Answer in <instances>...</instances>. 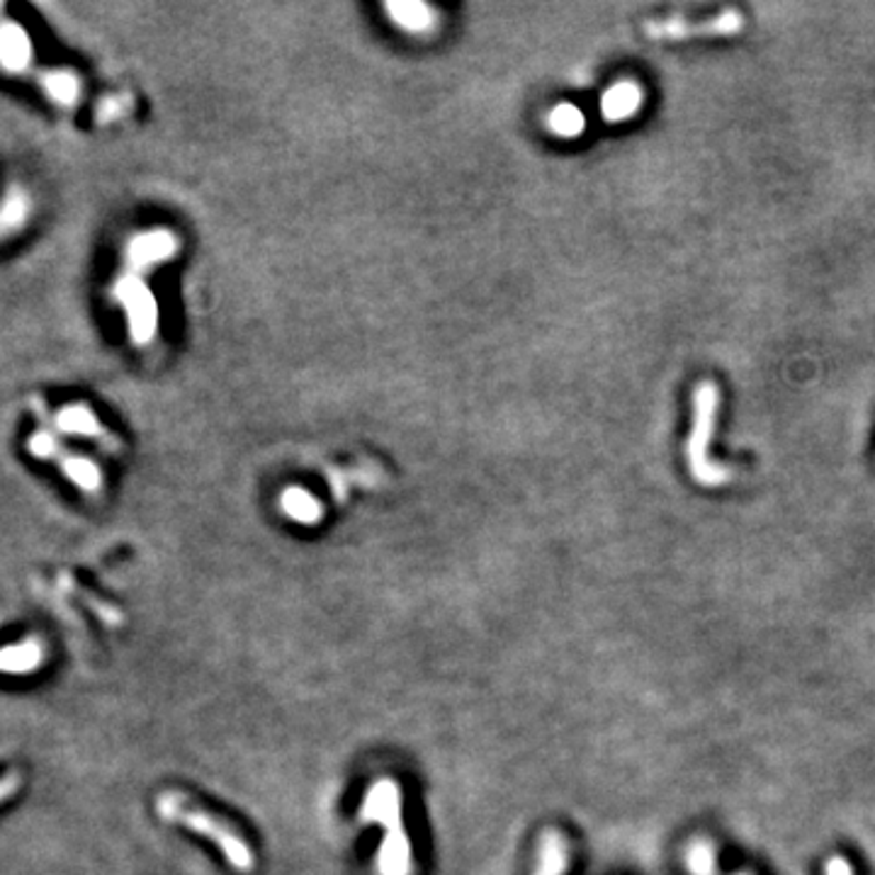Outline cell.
<instances>
[{"label": "cell", "instance_id": "6da1fadb", "mask_svg": "<svg viewBox=\"0 0 875 875\" xmlns=\"http://www.w3.org/2000/svg\"><path fill=\"white\" fill-rule=\"evenodd\" d=\"M363 822H375L385 830L382 846L377 852L379 875H412L414 873V848L409 834L404 830L402 817V788L392 779H379L367 788L363 808Z\"/></svg>", "mask_w": 875, "mask_h": 875}, {"label": "cell", "instance_id": "7a4b0ae2", "mask_svg": "<svg viewBox=\"0 0 875 875\" xmlns=\"http://www.w3.org/2000/svg\"><path fill=\"white\" fill-rule=\"evenodd\" d=\"M156 810L166 822L180 824V827L202 834L205 840L212 842L221 852V856L227 858V864L231 868H237L241 873H251L256 868V854L251 852V846L241 840V834L237 830H231L221 817L192 803V800L168 791L156 800Z\"/></svg>", "mask_w": 875, "mask_h": 875}, {"label": "cell", "instance_id": "3957f363", "mask_svg": "<svg viewBox=\"0 0 875 875\" xmlns=\"http://www.w3.org/2000/svg\"><path fill=\"white\" fill-rule=\"evenodd\" d=\"M720 392L712 382H702L694 392V434L686 442V458L691 475L702 487H722L730 482L735 472L727 465H718L710 460L708 446L715 430V418H718Z\"/></svg>", "mask_w": 875, "mask_h": 875}, {"label": "cell", "instance_id": "277c9868", "mask_svg": "<svg viewBox=\"0 0 875 875\" xmlns=\"http://www.w3.org/2000/svg\"><path fill=\"white\" fill-rule=\"evenodd\" d=\"M115 298L125 306L132 338L146 343L156 331V300L139 278L127 275L117 282Z\"/></svg>", "mask_w": 875, "mask_h": 875}, {"label": "cell", "instance_id": "5b68a950", "mask_svg": "<svg viewBox=\"0 0 875 875\" xmlns=\"http://www.w3.org/2000/svg\"><path fill=\"white\" fill-rule=\"evenodd\" d=\"M742 28H744V18L735 10H727L722 15L702 24H686V20L671 18L664 22H649L645 30L652 40H686V37L691 34H737Z\"/></svg>", "mask_w": 875, "mask_h": 875}, {"label": "cell", "instance_id": "8992f818", "mask_svg": "<svg viewBox=\"0 0 875 875\" xmlns=\"http://www.w3.org/2000/svg\"><path fill=\"white\" fill-rule=\"evenodd\" d=\"M176 239L168 231H146L142 237H134L127 246V263L132 270H146L156 263L166 261L176 251Z\"/></svg>", "mask_w": 875, "mask_h": 875}, {"label": "cell", "instance_id": "52a82bcc", "mask_svg": "<svg viewBox=\"0 0 875 875\" xmlns=\"http://www.w3.org/2000/svg\"><path fill=\"white\" fill-rule=\"evenodd\" d=\"M32 42L15 22L0 24V66L8 73H20L30 66Z\"/></svg>", "mask_w": 875, "mask_h": 875}, {"label": "cell", "instance_id": "ba28073f", "mask_svg": "<svg viewBox=\"0 0 875 875\" xmlns=\"http://www.w3.org/2000/svg\"><path fill=\"white\" fill-rule=\"evenodd\" d=\"M643 101H645V93L637 83H633V81L615 83L613 88L603 95L601 113L608 122L631 119L637 110L643 107Z\"/></svg>", "mask_w": 875, "mask_h": 875}, {"label": "cell", "instance_id": "9c48e42d", "mask_svg": "<svg viewBox=\"0 0 875 875\" xmlns=\"http://www.w3.org/2000/svg\"><path fill=\"white\" fill-rule=\"evenodd\" d=\"M44 664V647L37 637L0 649V671L3 674H32Z\"/></svg>", "mask_w": 875, "mask_h": 875}, {"label": "cell", "instance_id": "30bf717a", "mask_svg": "<svg viewBox=\"0 0 875 875\" xmlns=\"http://www.w3.org/2000/svg\"><path fill=\"white\" fill-rule=\"evenodd\" d=\"M570 868V848L560 832H545L540 840V858L533 875H564Z\"/></svg>", "mask_w": 875, "mask_h": 875}, {"label": "cell", "instance_id": "8fae6325", "mask_svg": "<svg viewBox=\"0 0 875 875\" xmlns=\"http://www.w3.org/2000/svg\"><path fill=\"white\" fill-rule=\"evenodd\" d=\"M280 507H282V511L290 515L292 521L304 523V525H314V523L322 521V515H324L322 503H319L310 494V491L298 489V487L288 489L285 494L280 497Z\"/></svg>", "mask_w": 875, "mask_h": 875}, {"label": "cell", "instance_id": "7c38bea8", "mask_svg": "<svg viewBox=\"0 0 875 875\" xmlns=\"http://www.w3.org/2000/svg\"><path fill=\"white\" fill-rule=\"evenodd\" d=\"M387 12L392 20L399 24L404 30L412 32H424L434 24L436 12L424 3H414V0H404V3H387Z\"/></svg>", "mask_w": 875, "mask_h": 875}, {"label": "cell", "instance_id": "4fadbf2b", "mask_svg": "<svg viewBox=\"0 0 875 875\" xmlns=\"http://www.w3.org/2000/svg\"><path fill=\"white\" fill-rule=\"evenodd\" d=\"M54 426L61 430V434H69V436H97L101 434V424L95 421V416L85 409V406H66V409H61L54 418Z\"/></svg>", "mask_w": 875, "mask_h": 875}, {"label": "cell", "instance_id": "5bb4252c", "mask_svg": "<svg viewBox=\"0 0 875 875\" xmlns=\"http://www.w3.org/2000/svg\"><path fill=\"white\" fill-rule=\"evenodd\" d=\"M30 219V197L20 188H10L0 205V231H18Z\"/></svg>", "mask_w": 875, "mask_h": 875}, {"label": "cell", "instance_id": "9a60e30c", "mask_svg": "<svg viewBox=\"0 0 875 875\" xmlns=\"http://www.w3.org/2000/svg\"><path fill=\"white\" fill-rule=\"evenodd\" d=\"M42 85L59 105H73L81 93V83L71 71H49L42 76Z\"/></svg>", "mask_w": 875, "mask_h": 875}, {"label": "cell", "instance_id": "2e32d148", "mask_svg": "<svg viewBox=\"0 0 875 875\" xmlns=\"http://www.w3.org/2000/svg\"><path fill=\"white\" fill-rule=\"evenodd\" d=\"M61 470H64V475L71 479V482L81 487L83 491H97L103 485L101 470H97V467L85 458H66L64 462H61Z\"/></svg>", "mask_w": 875, "mask_h": 875}, {"label": "cell", "instance_id": "e0dca14e", "mask_svg": "<svg viewBox=\"0 0 875 875\" xmlns=\"http://www.w3.org/2000/svg\"><path fill=\"white\" fill-rule=\"evenodd\" d=\"M586 127V119L582 115V110L574 105H558L550 113V129L560 137H576Z\"/></svg>", "mask_w": 875, "mask_h": 875}, {"label": "cell", "instance_id": "ac0fdd59", "mask_svg": "<svg viewBox=\"0 0 875 875\" xmlns=\"http://www.w3.org/2000/svg\"><path fill=\"white\" fill-rule=\"evenodd\" d=\"M28 448H30V452L34 455V458H42V460H46V458H52V455L56 452V438L49 434V430H40V434H34L32 438H30V442H28Z\"/></svg>", "mask_w": 875, "mask_h": 875}, {"label": "cell", "instance_id": "d6986e66", "mask_svg": "<svg viewBox=\"0 0 875 875\" xmlns=\"http://www.w3.org/2000/svg\"><path fill=\"white\" fill-rule=\"evenodd\" d=\"M22 785V775L18 771H12L0 779V803H6L10 795H15Z\"/></svg>", "mask_w": 875, "mask_h": 875}, {"label": "cell", "instance_id": "ffe728a7", "mask_svg": "<svg viewBox=\"0 0 875 875\" xmlns=\"http://www.w3.org/2000/svg\"><path fill=\"white\" fill-rule=\"evenodd\" d=\"M824 873L827 875H854V868L844 856H832L827 861V866H824Z\"/></svg>", "mask_w": 875, "mask_h": 875}]
</instances>
